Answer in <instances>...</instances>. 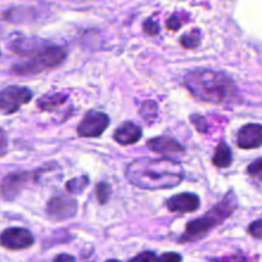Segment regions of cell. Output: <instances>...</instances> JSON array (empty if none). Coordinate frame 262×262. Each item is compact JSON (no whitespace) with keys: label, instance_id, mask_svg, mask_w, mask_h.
Returning <instances> with one entry per match:
<instances>
[{"label":"cell","instance_id":"cell-29","mask_svg":"<svg viewBox=\"0 0 262 262\" xmlns=\"http://www.w3.org/2000/svg\"><path fill=\"white\" fill-rule=\"evenodd\" d=\"M106 262H120V261H118V260H107Z\"/></svg>","mask_w":262,"mask_h":262},{"label":"cell","instance_id":"cell-8","mask_svg":"<svg viewBox=\"0 0 262 262\" xmlns=\"http://www.w3.org/2000/svg\"><path fill=\"white\" fill-rule=\"evenodd\" d=\"M109 124V115L97 110H90L77 125V135L82 138L99 137L107 129Z\"/></svg>","mask_w":262,"mask_h":262},{"label":"cell","instance_id":"cell-11","mask_svg":"<svg viewBox=\"0 0 262 262\" xmlns=\"http://www.w3.org/2000/svg\"><path fill=\"white\" fill-rule=\"evenodd\" d=\"M237 145L242 150H255L262 146V125L248 123L243 125L237 135Z\"/></svg>","mask_w":262,"mask_h":262},{"label":"cell","instance_id":"cell-4","mask_svg":"<svg viewBox=\"0 0 262 262\" xmlns=\"http://www.w3.org/2000/svg\"><path fill=\"white\" fill-rule=\"evenodd\" d=\"M67 49L56 43L45 41L40 50L32 58L25 59L23 61L13 66V72L20 76H30V74L40 73L46 69H54L60 66L66 60Z\"/></svg>","mask_w":262,"mask_h":262},{"label":"cell","instance_id":"cell-7","mask_svg":"<svg viewBox=\"0 0 262 262\" xmlns=\"http://www.w3.org/2000/svg\"><path fill=\"white\" fill-rule=\"evenodd\" d=\"M32 96V91L27 87H4L0 92V112L3 115L14 114L19 110L20 106L28 104Z\"/></svg>","mask_w":262,"mask_h":262},{"label":"cell","instance_id":"cell-19","mask_svg":"<svg viewBox=\"0 0 262 262\" xmlns=\"http://www.w3.org/2000/svg\"><path fill=\"white\" fill-rule=\"evenodd\" d=\"M112 194V188L106 182H100L96 186V199L100 205H105L110 199Z\"/></svg>","mask_w":262,"mask_h":262},{"label":"cell","instance_id":"cell-21","mask_svg":"<svg viewBox=\"0 0 262 262\" xmlns=\"http://www.w3.org/2000/svg\"><path fill=\"white\" fill-rule=\"evenodd\" d=\"M184 22H186V20H184L183 15L171 14L170 17L168 18V20H166L165 26H166V28H169V30L178 31V30H181Z\"/></svg>","mask_w":262,"mask_h":262},{"label":"cell","instance_id":"cell-23","mask_svg":"<svg viewBox=\"0 0 262 262\" xmlns=\"http://www.w3.org/2000/svg\"><path fill=\"white\" fill-rule=\"evenodd\" d=\"M248 234L255 239H262V219L251 223L247 229Z\"/></svg>","mask_w":262,"mask_h":262},{"label":"cell","instance_id":"cell-16","mask_svg":"<svg viewBox=\"0 0 262 262\" xmlns=\"http://www.w3.org/2000/svg\"><path fill=\"white\" fill-rule=\"evenodd\" d=\"M159 114V106L156 104V101L152 100H146L141 104L140 106V115L145 122H147L148 124L154 122V120L158 118Z\"/></svg>","mask_w":262,"mask_h":262},{"label":"cell","instance_id":"cell-25","mask_svg":"<svg viewBox=\"0 0 262 262\" xmlns=\"http://www.w3.org/2000/svg\"><path fill=\"white\" fill-rule=\"evenodd\" d=\"M158 257L154 252L151 251H145V252H141L140 255H137L136 257L130 258L128 262H156Z\"/></svg>","mask_w":262,"mask_h":262},{"label":"cell","instance_id":"cell-2","mask_svg":"<svg viewBox=\"0 0 262 262\" xmlns=\"http://www.w3.org/2000/svg\"><path fill=\"white\" fill-rule=\"evenodd\" d=\"M184 86L194 99L215 105L234 102L238 87L227 73L214 69H194L184 77Z\"/></svg>","mask_w":262,"mask_h":262},{"label":"cell","instance_id":"cell-27","mask_svg":"<svg viewBox=\"0 0 262 262\" xmlns=\"http://www.w3.org/2000/svg\"><path fill=\"white\" fill-rule=\"evenodd\" d=\"M53 262H76V258L71 255H67V253H61V255L56 256Z\"/></svg>","mask_w":262,"mask_h":262},{"label":"cell","instance_id":"cell-15","mask_svg":"<svg viewBox=\"0 0 262 262\" xmlns=\"http://www.w3.org/2000/svg\"><path fill=\"white\" fill-rule=\"evenodd\" d=\"M67 100H68V95H64L61 92H49L37 100V106L42 112H50L63 105Z\"/></svg>","mask_w":262,"mask_h":262},{"label":"cell","instance_id":"cell-17","mask_svg":"<svg viewBox=\"0 0 262 262\" xmlns=\"http://www.w3.org/2000/svg\"><path fill=\"white\" fill-rule=\"evenodd\" d=\"M90 179L87 176H79L66 183V191L69 194H81L89 187Z\"/></svg>","mask_w":262,"mask_h":262},{"label":"cell","instance_id":"cell-14","mask_svg":"<svg viewBox=\"0 0 262 262\" xmlns=\"http://www.w3.org/2000/svg\"><path fill=\"white\" fill-rule=\"evenodd\" d=\"M233 163V154L227 142L220 141L219 145L216 146L212 156V165L219 169H227L232 165Z\"/></svg>","mask_w":262,"mask_h":262},{"label":"cell","instance_id":"cell-9","mask_svg":"<svg viewBox=\"0 0 262 262\" xmlns=\"http://www.w3.org/2000/svg\"><path fill=\"white\" fill-rule=\"evenodd\" d=\"M2 246L9 251H22L35 245V237L25 228H7L3 230Z\"/></svg>","mask_w":262,"mask_h":262},{"label":"cell","instance_id":"cell-24","mask_svg":"<svg viewBox=\"0 0 262 262\" xmlns=\"http://www.w3.org/2000/svg\"><path fill=\"white\" fill-rule=\"evenodd\" d=\"M143 31H145L146 35L148 36H155L160 32V26L156 20L154 19H147L145 23H143Z\"/></svg>","mask_w":262,"mask_h":262},{"label":"cell","instance_id":"cell-18","mask_svg":"<svg viewBox=\"0 0 262 262\" xmlns=\"http://www.w3.org/2000/svg\"><path fill=\"white\" fill-rule=\"evenodd\" d=\"M200 40H201V37H200L199 30H192L189 33L182 36L179 42H181L182 48L186 49V50H194L200 46Z\"/></svg>","mask_w":262,"mask_h":262},{"label":"cell","instance_id":"cell-10","mask_svg":"<svg viewBox=\"0 0 262 262\" xmlns=\"http://www.w3.org/2000/svg\"><path fill=\"white\" fill-rule=\"evenodd\" d=\"M200 197L194 193H179L166 200V209L171 214L183 215L196 212L200 209Z\"/></svg>","mask_w":262,"mask_h":262},{"label":"cell","instance_id":"cell-3","mask_svg":"<svg viewBox=\"0 0 262 262\" xmlns=\"http://www.w3.org/2000/svg\"><path fill=\"white\" fill-rule=\"evenodd\" d=\"M237 206V197H235L234 192L229 191L223 197L222 201L212 206L204 216L197 217V219L187 223L186 229H184V233L179 242H197V241L205 238L211 230L222 225L228 217H230V215L235 211Z\"/></svg>","mask_w":262,"mask_h":262},{"label":"cell","instance_id":"cell-13","mask_svg":"<svg viewBox=\"0 0 262 262\" xmlns=\"http://www.w3.org/2000/svg\"><path fill=\"white\" fill-rule=\"evenodd\" d=\"M142 137V129L132 122L123 123L120 127L115 129L113 140L120 146H129L137 143Z\"/></svg>","mask_w":262,"mask_h":262},{"label":"cell","instance_id":"cell-12","mask_svg":"<svg viewBox=\"0 0 262 262\" xmlns=\"http://www.w3.org/2000/svg\"><path fill=\"white\" fill-rule=\"evenodd\" d=\"M147 147L152 152L159 154V155L170 156L177 155L184 151V147L173 137L169 136H159V137L150 138L147 141Z\"/></svg>","mask_w":262,"mask_h":262},{"label":"cell","instance_id":"cell-26","mask_svg":"<svg viewBox=\"0 0 262 262\" xmlns=\"http://www.w3.org/2000/svg\"><path fill=\"white\" fill-rule=\"evenodd\" d=\"M156 262H182V256L174 252H166L159 256Z\"/></svg>","mask_w":262,"mask_h":262},{"label":"cell","instance_id":"cell-28","mask_svg":"<svg viewBox=\"0 0 262 262\" xmlns=\"http://www.w3.org/2000/svg\"><path fill=\"white\" fill-rule=\"evenodd\" d=\"M7 140H5V132L2 130V156H5V152H7Z\"/></svg>","mask_w":262,"mask_h":262},{"label":"cell","instance_id":"cell-20","mask_svg":"<svg viewBox=\"0 0 262 262\" xmlns=\"http://www.w3.org/2000/svg\"><path fill=\"white\" fill-rule=\"evenodd\" d=\"M247 173L256 181L262 182V158L250 164V166L247 168Z\"/></svg>","mask_w":262,"mask_h":262},{"label":"cell","instance_id":"cell-1","mask_svg":"<svg viewBox=\"0 0 262 262\" xmlns=\"http://www.w3.org/2000/svg\"><path fill=\"white\" fill-rule=\"evenodd\" d=\"M125 177L137 188L161 191L178 187L184 178V170L181 163L170 159L140 158L128 164Z\"/></svg>","mask_w":262,"mask_h":262},{"label":"cell","instance_id":"cell-6","mask_svg":"<svg viewBox=\"0 0 262 262\" xmlns=\"http://www.w3.org/2000/svg\"><path fill=\"white\" fill-rule=\"evenodd\" d=\"M78 204L74 199L67 194L51 197L45 207L46 216L53 223H61L76 216Z\"/></svg>","mask_w":262,"mask_h":262},{"label":"cell","instance_id":"cell-5","mask_svg":"<svg viewBox=\"0 0 262 262\" xmlns=\"http://www.w3.org/2000/svg\"><path fill=\"white\" fill-rule=\"evenodd\" d=\"M45 169H38L35 171H15L9 173L2 181V200L3 201H13L27 184L35 182L41 171Z\"/></svg>","mask_w":262,"mask_h":262},{"label":"cell","instance_id":"cell-22","mask_svg":"<svg viewBox=\"0 0 262 262\" xmlns=\"http://www.w3.org/2000/svg\"><path fill=\"white\" fill-rule=\"evenodd\" d=\"M191 122L192 124L194 125V128H196L199 132H201L202 135H207V133H209V127H207V123L204 117L197 114L191 115Z\"/></svg>","mask_w":262,"mask_h":262}]
</instances>
